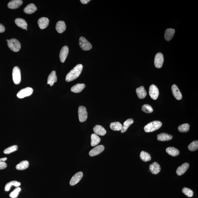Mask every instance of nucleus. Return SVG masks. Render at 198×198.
<instances>
[{
  "instance_id": "f257e3e1",
  "label": "nucleus",
  "mask_w": 198,
  "mask_h": 198,
  "mask_svg": "<svg viewBox=\"0 0 198 198\" xmlns=\"http://www.w3.org/2000/svg\"><path fill=\"white\" fill-rule=\"evenodd\" d=\"M83 69L82 65L79 64L75 66L66 76L65 80L67 82H70L77 79L81 74Z\"/></svg>"
},
{
  "instance_id": "f03ea898",
  "label": "nucleus",
  "mask_w": 198,
  "mask_h": 198,
  "mask_svg": "<svg viewBox=\"0 0 198 198\" xmlns=\"http://www.w3.org/2000/svg\"><path fill=\"white\" fill-rule=\"evenodd\" d=\"M162 125L160 121H154L147 124L144 128V130L146 133L154 132L159 129Z\"/></svg>"
},
{
  "instance_id": "7ed1b4c3",
  "label": "nucleus",
  "mask_w": 198,
  "mask_h": 198,
  "mask_svg": "<svg viewBox=\"0 0 198 198\" xmlns=\"http://www.w3.org/2000/svg\"><path fill=\"white\" fill-rule=\"evenodd\" d=\"M7 44L9 48L14 52H17L19 51L21 48V44L18 40L12 39L7 40Z\"/></svg>"
},
{
  "instance_id": "20e7f679",
  "label": "nucleus",
  "mask_w": 198,
  "mask_h": 198,
  "mask_svg": "<svg viewBox=\"0 0 198 198\" xmlns=\"http://www.w3.org/2000/svg\"><path fill=\"white\" fill-rule=\"evenodd\" d=\"M12 76L13 81L14 84H19L21 81V74L20 70L18 67H15L13 68Z\"/></svg>"
},
{
  "instance_id": "39448f33",
  "label": "nucleus",
  "mask_w": 198,
  "mask_h": 198,
  "mask_svg": "<svg viewBox=\"0 0 198 198\" xmlns=\"http://www.w3.org/2000/svg\"><path fill=\"white\" fill-rule=\"evenodd\" d=\"M79 45L84 51H89L92 48V45L84 37H81L79 40Z\"/></svg>"
},
{
  "instance_id": "423d86ee",
  "label": "nucleus",
  "mask_w": 198,
  "mask_h": 198,
  "mask_svg": "<svg viewBox=\"0 0 198 198\" xmlns=\"http://www.w3.org/2000/svg\"><path fill=\"white\" fill-rule=\"evenodd\" d=\"M33 89L31 88L28 87L21 90L17 94V96L18 98H23L25 97H29L32 94Z\"/></svg>"
},
{
  "instance_id": "0eeeda50",
  "label": "nucleus",
  "mask_w": 198,
  "mask_h": 198,
  "mask_svg": "<svg viewBox=\"0 0 198 198\" xmlns=\"http://www.w3.org/2000/svg\"><path fill=\"white\" fill-rule=\"evenodd\" d=\"M78 116L79 121L83 123L86 121L88 117L86 108L84 106H80L78 108Z\"/></svg>"
},
{
  "instance_id": "6e6552de",
  "label": "nucleus",
  "mask_w": 198,
  "mask_h": 198,
  "mask_svg": "<svg viewBox=\"0 0 198 198\" xmlns=\"http://www.w3.org/2000/svg\"><path fill=\"white\" fill-rule=\"evenodd\" d=\"M164 56L162 53L157 54L154 58V65L157 68H160L162 67L164 63Z\"/></svg>"
},
{
  "instance_id": "1a4fd4ad",
  "label": "nucleus",
  "mask_w": 198,
  "mask_h": 198,
  "mask_svg": "<svg viewBox=\"0 0 198 198\" xmlns=\"http://www.w3.org/2000/svg\"><path fill=\"white\" fill-rule=\"evenodd\" d=\"M159 90L156 86L152 84L149 89V94L153 100H156L159 96Z\"/></svg>"
},
{
  "instance_id": "9d476101",
  "label": "nucleus",
  "mask_w": 198,
  "mask_h": 198,
  "mask_svg": "<svg viewBox=\"0 0 198 198\" xmlns=\"http://www.w3.org/2000/svg\"><path fill=\"white\" fill-rule=\"evenodd\" d=\"M83 172H79L76 173L71 178L70 181V185L71 186L75 185L77 184L82 178L83 176Z\"/></svg>"
},
{
  "instance_id": "9b49d317",
  "label": "nucleus",
  "mask_w": 198,
  "mask_h": 198,
  "mask_svg": "<svg viewBox=\"0 0 198 198\" xmlns=\"http://www.w3.org/2000/svg\"><path fill=\"white\" fill-rule=\"evenodd\" d=\"M104 149L105 147L103 145H98L90 150L89 153V155L91 157L96 156L103 152Z\"/></svg>"
},
{
  "instance_id": "f8f14e48",
  "label": "nucleus",
  "mask_w": 198,
  "mask_h": 198,
  "mask_svg": "<svg viewBox=\"0 0 198 198\" xmlns=\"http://www.w3.org/2000/svg\"><path fill=\"white\" fill-rule=\"evenodd\" d=\"M69 53V48L68 46H64L61 49L59 54V58L60 61L62 63H64Z\"/></svg>"
},
{
  "instance_id": "ddd939ff",
  "label": "nucleus",
  "mask_w": 198,
  "mask_h": 198,
  "mask_svg": "<svg viewBox=\"0 0 198 198\" xmlns=\"http://www.w3.org/2000/svg\"><path fill=\"white\" fill-rule=\"evenodd\" d=\"M172 94L175 98L178 100H181L183 96L181 93L176 84H173L172 86Z\"/></svg>"
},
{
  "instance_id": "4468645a",
  "label": "nucleus",
  "mask_w": 198,
  "mask_h": 198,
  "mask_svg": "<svg viewBox=\"0 0 198 198\" xmlns=\"http://www.w3.org/2000/svg\"><path fill=\"white\" fill-rule=\"evenodd\" d=\"M150 171L153 174H157L161 171V167L160 165L156 162H154L150 166Z\"/></svg>"
},
{
  "instance_id": "2eb2a0df",
  "label": "nucleus",
  "mask_w": 198,
  "mask_h": 198,
  "mask_svg": "<svg viewBox=\"0 0 198 198\" xmlns=\"http://www.w3.org/2000/svg\"><path fill=\"white\" fill-rule=\"evenodd\" d=\"M23 1L21 0H13L8 4V7L10 9H16L22 6Z\"/></svg>"
},
{
  "instance_id": "dca6fc26",
  "label": "nucleus",
  "mask_w": 198,
  "mask_h": 198,
  "mask_svg": "<svg viewBox=\"0 0 198 198\" xmlns=\"http://www.w3.org/2000/svg\"><path fill=\"white\" fill-rule=\"evenodd\" d=\"M93 131L95 134L100 136L105 135L106 133V130L100 125H96L93 128Z\"/></svg>"
},
{
  "instance_id": "f3484780",
  "label": "nucleus",
  "mask_w": 198,
  "mask_h": 198,
  "mask_svg": "<svg viewBox=\"0 0 198 198\" xmlns=\"http://www.w3.org/2000/svg\"><path fill=\"white\" fill-rule=\"evenodd\" d=\"M57 78L55 71H53L49 75L47 79V84H49L51 86L54 85L55 82L57 81Z\"/></svg>"
},
{
  "instance_id": "a211bd4d",
  "label": "nucleus",
  "mask_w": 198,
  "mask_h": 198,
  "mask_svg": "<svg viewBox=\"0 0 198 198\" xmlns=\"http://www.w3.org/2000/svg\"><path fill=\"white\" fill-rule=\"evenodd\" d=\"M189 167V164L187 163L183 164L181 166L178 167L176 171L177 174L179 176L183 175L188 169Z\"/></svg>"
},
{
  "instance_id": "6ab92c4d",
  "label": "nucleus",
  "mask_w": 198,
  "mask_h": 198,
  "mask_svg": "<svg viewBox=\"0 0 198 198\" xmlns=\"http://www.w3.org/2000/svg\"><path fill=\"white\" fill-rule=\"evenodd\" d=\"M49 20L48 18H42L38 20V24L40 28L43 30L46 28L48 26Z\"/></svg>"
},
{
  "instance_id": "aec40b11",
  "label": "nucleus",
  "mask_w": 198,
  "mask_h": 198,
  "mask_svg": "<svg viewBox=\"0 0 198 198\" xmlns=\"http://www.w3.org/2000/svg\"><path fill=\"white\" fill-rule=\"evenodd\" d=\"M136 92L139 98L140 99L145 98L147 95V92L143 86L137 88Z\"/></svg>"
},
{
  "instance_id": "412c9836",
  "label": "nucleus",
  "mask_w": 198,
  "mask_h": 198,
  "mask_svg": "<svg viewBox=\"0 0 198 198\" xmlns=\"http://www.w3.org/2000/svg\"><path fill=\"white\" fill-rule=\"evenodd\" d=\"M157 137L158 140L161 141H170L173 138L172 135L165 133H162L158 135Z\"/></svg>"
},
{
  "instance_id": "4be33fe9",
  "label": "nucleus",
  "mask_w": 198,
  "mask_h": 198,
  "mask_svg": "<svg viewBox=\"0 0 198 198\" xmlns=\"http://www.w3.org/2000/svg\"><path fill=\"white\" fill-rule=\"evenodd\" d=\"M66 29L65 23L63 21H59L57 22L56 26V30L58 33L59 34L64 32Z\"/></svg>"
},
{
  "instance_id": "5701e85b",
  "label": "nucleus",
  "mask_w": 198,
  "mask_h": 198,
  "mask_svg": "<svg viewBox=\"0 0 198 198\" xmlns=\"http://www.w3.org/2000/svg\"><path fill=\"white\" fill-rule=\"evenodd\" d=\"M85 88V84H78L72 87L71 88V91L74 93H80Z\"/></svg>"
},
{
  "instance_id": "b1692460",
  "label": "nucleus",
  "mask_w": 198,
  "mask_h": 198,
  "mask_svg": "<svg viewBox=\"0 0 198 198\" xmlns=\"http://www.w3.org/2000/svg\"><path fill=\"white\" fill-rule=\"evenodd\" d=\"M175 30L173 29H167L165 31L164 38L167 41H170L173 37Z\"/></svg>"
},
{
  "instance_id": "393cba45",
  "label": "nucleus",
  "mask_w": 198,
  "mask_h": 198,
  "mask_svg": "<svg viewBox=\"0 0 198 198\" xmlns=\"http://www.w3.org/2000/svg\"><path fill=\"white\" fill-rule=\"evenodd\" d=\"M37 7L34 4H30L27 5L24 9V12L26 14H31L37 10Z\"/></svg>"
},
{
  "instance_id": "a878e982",
  "label": "nucleus",
  "mask_w": 198,
  "mask_h": 198,
  "mask_svg": "<svg viewBox=\"0 0 198 198\" xmlns=\"http://www.w3.org/2000/svg\"><path fill=\"white\" fill-rule=\"evenodd\" d=\"M15 24L19 27L23 29H26L27 27V24L24 19L21 18H16L15 20Z\"/></svg>"
},
{
  "instance_id": "bb28decb",
  "label": "nucleus",
  "mask_w": 198,
  "mask_h": 198,
  "mask_svg": "<svg viewBox=\"0 0 198 198\" xmlns=\"http://www.w3.org/2000/svg\"><path fill=\"white\" fill-rule=\"evenodd\" d=\"M91 137V145L92 146H96L98 145L101 141V139L96 134H92Z\"/></svg>"
},
{
  "instance_id": "cd10ccee",
  "label": "nucleus",
  "mask_w": 198,
  "mask_h": 198,
  "mask_svg": "<svg viewBox=\"0 0 198 198\" xmlns=\"http://www.w3.org/2000/svg\"><path fill=\"white\" fill-rule=\"evenodd\" d=\"M29 163L28 161L24 160L22 161L16 166V169L18 170H23L26 169L28 167Z\"/></svg>"
},
{
  "instance_id": "c85d7f7f",
  "label": "nucleus",
  "mask_w": 198,
  "mask_h": 198,
  "mask_svg": "<svg viewBox=\"0 0 198 198\" xmlns=\"http://www.w3.org/2000/svg\"><path fill=\"white\" fill-rule=\"evenodd\" d=\"M166 151L168 154L173 157L177 156L179 154V150L175 148L172 147L167 148L166 149Z\"/></svg>"
},
{
  "instance_id": "c756f323",
  "label": "nucleus",
  "mask_w": 198,
  "mask_h": 198,
  "mask_svg": "<svg viewBox=\"0 0 198 198\" xmlns=\"http://www.w3.org/2000/svg\"><path fill=\"white\" fill-rule=\"evenodd\" d=\"M133 123H134V120L132 119H129L127 120L124 122L123 125L122 129L121 130V133H125L127 130V129L130 126V125H132V124H133Z\"/></svg>"
},
{
  "instance_id": "7c9ffc66",
  "label": "nucleus",
  "mask_w": 198,
  "mask_h": 198,
  "mask_svg": "<svg viewBox=\"0 0 198 198\" xmlns=\"http://www.w3.org/2000/svg\"><path fill=\"white\" fill-rule=\"evenodd\" d=\"M110 127L112 130L119 131L122 129L123 125L119 122H112L110 124Z\"/></svg>"
},
{
  "instance_id": "2f4dec72",
  "label": "nucleus",
  "mask_w": 198,
  "mask_h": 198,
  "mask_svg": "<svg viewBox=\"0 0 198 198\" xmlns=\"http://www.w3.org/2000/svg\"><path fill=\"white\" fill-rule=\"evenodd\" d=\"M21 183L17 181H11L7 183L5 187V191H9L11 188V186H14V187H19Z\"/></svg>"
},
{
  "instance_id": "473e14b6",
  "label": "nucleus",
  "mask_w": 198,
  "mask_h": 198,
  "mask_svg": "<svg viewBox=\"0 0 198 198\" xmlns=\"http://www.w3.org/2000/svg\"><path fill=\"white\" fill-rule=\"evenodd\" d=\"M140 157L141 160L144 162H147L150 161L151 160V157L150 155L148 153L145 151L141 152Z\"/></svg>"
},
{
  "instance_id": "72a5a7b5",
  "label": "nucleus",
  "mask_w": 198,
  "mask_h": 198,
  "mask_svg": "<svg viewBox=\"0 0 198 198\" xmlns=\"http://www.w3.org/2000/svg\"><path fill=\"white\" fill-rule=\"evenodd\" d=\"M190 125L187 123H185L179 125L178 127L179 131L181 133H187L189 130Z\"/></svg>"
},
{
  "instance_id": "f704fd0d",
  "label": "nucleus",
  "mask_w": 198,
  "mask_h": 198,
  "mask_svg": "<svg viewBox=\"0 0 198 198\" xmlns=\"http://www.w3.org/2000/svg\"><path fill=\"white\" fill-rule=\"evenodd\" d=\"M142 110L145 113H151L154 111V109L151 106L147 104H145L142 106Z\"/></svg>"
},
{
  "instance_id": "c9c22d12",
  "label": "nucleus",
  "mask_w": 198,
  "mask_h": 198,
  "mask_svg": "<svg viewBox=\"0 0 198 198\" xmlns=\"http://www.w3.org/2000/svg\"><path fill=\"white\" fill-rule=\"evenodd\" d=\"M189 150L191 151H195L197 150L198 148V141L197 140L193 141L189 145Z\"/></svg>"
},
{
  "instance_id": "e433bc0d",
  "label": "nucleus",
  "mask_w": 198,
  "mask_h": 198,
  "mask_svg": "<svg viewBox=\"0 0 198 198\" xmlns=\"http://www.w3.org/2000/svg\"><path fill=\"white\" fill-rule=\"evenodd\" d=\"M18 146L17 145H13L7 148L4 151V153L5 154H9L13 152L16 151L18 149Z\"/></svg>"
},
{
  "instance_id": "4c0bfd02",
  "label": "nucleus",
  "mask_w": 198,
  "mask_h": 198,
  "mask_svg": "<svg viewBox=\"0 0 198 198\" xmlns=\"http://www.w3.org/2000/svg\"><path fill=\"white\" fill-rule=\"evenodd\" d=\"M182 191L185 195H186L188 197H192L193 196V191L187 187H185L182 190Z\"/></svg>"
},
{
  "instance_id": "58836bf2",
  "label": "nucleus",
  "mask_w": 198,
  "mask_h": 198,
  "mask_svg": "<svg viewBox=\"0 0 198 198\" xmlns=\"http://www.w3.org/2000/svg\"><path fill=\"white\" fill-rule=\"evenodd\" d=\"M21 191V189L19 187H17L14 191L10 193V197L11 198H15L18 197V194Z\"/></svg>"
},
{
  "instance_id": "ea45409f",
  "label": "nucleus",
  "mask_w": 198,
  "mask_h": 198,
  "mask_svg": "<svg viewBox=\"0 0 198 198\" xmlns=\"http://www.w3.org/2000/svg\"><path fill=\"white\" fill-rule=\"evenodd\" d=\"M7 160V158H0V170H3L7 167V164L5 161Z\"/></svg>"
},
{
  "instance_id": "a19ab883",
  "label": "nucleus",
  "mask_w": 198,
  "mask_h": 198,
  "mask_svg": "<svg viewBox=\"0 0 198 198\" xmlns=\"http://www.w3.org/2000/svg\"><path fill=\"white\" fill-rule=\"evenodd\" d=\"M5 26L2 24H0V33H3L5 31Z\"/></svg>"
},
{
  "instance_id": "79ce46f5",
  "label": "nucleus",
  "mask_w": 198,
  "mask_h": 198,
  "mask_svg": "<svg viewBox=\"0 0 198 198\" xmlns=\"http://www.w3.org/2000/svg\"><path fill=\"white\" fill-rule=\"evenodd\" d=\"M90 1V0H81L80 1L82 3L86 4L88 3Z\"/></svg>"
}]
</instances>
